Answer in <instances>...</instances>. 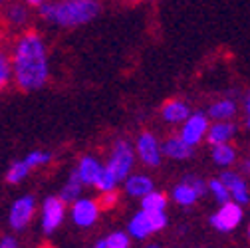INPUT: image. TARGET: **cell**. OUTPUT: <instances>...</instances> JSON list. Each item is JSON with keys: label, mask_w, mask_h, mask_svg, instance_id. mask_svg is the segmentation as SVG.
I'll list each match as a JSON object with an SVG mask.
<instances>
[{"label": "cell", "mask_w": 250, "mask_h": 248, "mask_svg": "<svg viewBox=\"0 0 250 248\" xmlns=\"http://www.w3.org/2000/svg\"><path fill=\"white\" fill-rule=\"evenodd\" d=\"M12 83L20 91H38L52 76V60L46 38L38 30L18 32L8 48Z\"/></svg>", "instance_id": "cell-1"}, {"label": "cell", "mask_w": 250, "mask_h": 248, "mask_svg": "<svg viewBox=\"0 0 250 248\" xmlns=\"http://www.w3.org/2000/svg\"><path fill=\"white\" fill-rule=\"evenodd\" d=\"M102 10V0H50L38 10V16L48 26L72 30L93 22Z\"/></svg>", "instance_id": "cell-2"}, {"label": "cell", "mask_w": 250, "mask_h": 248, "mask_svg": "<svg viewBox=\"0 0 250 248\" xmlns=\"http://www.w3.org/2000/svg\"><path fill=\"white\" fill-rule=\"evenodd\" d=\"M52 161V153L50 151H44V149H34V151H30L26 153L24 157L12 161L4 173V179L8 185H20L24 183L30 175H32L34 171L46 167L48 163Z\"/></svg>", "instance_id": "cell-3"}, {"label": "cell", "mask_w": 250, "mask_h": 248, "mask_svg": "<svg viewBox=\"0 0 250 248\" xmlns=\"http://www.w3.org/2000/svg\"><path fill=\"white\" fill-rule=\"evenodd\" d=\"M135 149L133 145L127 141V139H117L109 151V157H107V163L105 167L115 175V179L119 183H123V179L133 173V167H135Z\"/></svg>", "instance_id": "cell-4"}, {"label": "cell", "mask_w": 250, "mask_h": 248, "mask_svg": "<svg viewBox=\"0 0 250 248\" xmlns=\"http://www.w3.org/2000/svg\"><path fill=\"white\" fill-rule=\"evenodd\" d=\"M32 22V8H28L22 0H10V2L0 10V24H2L8 32H24L30 28Z\"/></svg>", "instance_id": "cell-5"}, {"label": "cell", "mask_w": 250, "mask_h": 248, "mask_svg": "<svg viewBox=\"0 0 250 248\" xmlns=\"http://www.w3.org/2000/svg\"><path fill=\"white\" fill-rule=\"evenodd\" d=\"M36 210H38V203H36V199L32 195L18 197L8 208V225H10V228L16 230V232L26 230L30 227V223L34 221Z\"/></svg>", "instance_id": "cell-6"}, {"label": "cell", "mask_w": 250, "mask_h": 248, "mask_svg": "<svg viewBox=\"0 0 250 248\" xmlns=\"http://www.w3.org/2000/svg\"><path fill=\"white\" fill-rule=\"evenodd\" d=\"M66 212H68V205L62 201L58 195L46 197L42 201V205H40V225H42V230L46 234L56 232L62 227V223H64Z\"/></svg>", "instance_id": "cell-7"}, {"label": "cell", "mask_w": 250, "mask_h": 248, "mask_svg": "<svg viewBox=\"0 0 250 248\" xmlns=\"http://www.w3.org/2000/svg\"><path fill=\"white\" fill-rule=\"evenodd\" d=\"M135 157L145 165V167H159L163 161V153H161V141L159 137L151 133V131H141L135 139Z\"/></svg>", "instance_id": "cell-8"}, {"label": "cell", "mask_w": 250, "mask_h": 248, "mask_svg": "<svg viewBox=\"0 0 250 248\" xmlns=\"http://www.w3.org/2000/svg\"><path fill=\"white\" fill-rule=\"evenodd\" d=\"M208 123H210V119L207 117V113H203V111H191V115L181 123V129H179L177 135H179L187 145H189V147L195 149L199 143L205 141Z\"/></svg>", "instance_id": "cell-9"}, {"label": "cell", "mask_w": 250, "mask_h": 248, "mask_svg": "<svg viewBox=\"0 0 250 248\" xmlns=\"http://www.w3.org/2000/svg\"><path fill=\"white\" fill-rule=\"evenodd\" d=\"M100 212H102V208H100L98 199L80 197L70 205V219L80 228H89L96 225L100 219Z\"/></svg>", "instance_id": "cell-10"}, {"label": "cell", "mask_w": 250, "mask_h": 248, "mask_svg": "<svg viewBox=\"0 0 250 248\" xmlns=\"http://www.w3.org/2000/svg\"><path fill=\"white\" fill-rule=\"evenodd\" d=\"M242 216H244L242 207L236 205L234 201H227V203H223L221 208L210 216V225L216 230H221V232H230L242 223Z\"/></svg>", "instance_id": "cell-11"}, {"label": "cell", "mask_w": 250, "mask_h": 248, "mask_svg": "<svg viewBox=\"0 0 250 248\" xmlns=\"http://www.w3.org/2000/svg\"><path fill=\"white\" fill-rule=\"evenodd\" d=\"M218 179H221V181L225 183V187L229 189V193H230V201H234V203L240 205V207H244V205L250 203L248 185H246V181L240 177V173L227 169V171L221 173V177H218Z\"/></svg>", "instance_id": "cell-12"}, {"label": "cell", "mask_w": 250, "mask_h": 248, "mask_svg": "<svg viewBox=\"0 0 250 248\" xmlns=\"http://www.w3.org/2000/svg\"><path fill=\"white\" fill-rule=\"evenodd\" d=\"M238 127L234 121H210L208 129L205 135V141L212 147V145H221V143H230L236 135Z\"/></svg>", "instance_id": "cell-13"}, {"label": "cell", "mask_w": 250, "mask_h": 248, "mask_svg": "<svg viewBox=\"0 0 250 248\" xmlns=\"http://www.w3.org/2000/svg\"><path fill=\"white\" fill-rule=\"evenodd\" d=\"M102 169H104V163L96 157V155H83V157L78 161L74 171H76V175L82 181L83 187H93V183H96Z\"/></svg>", "instance_id": "cell-14"}, {"label": "cell", "mask_w": 250, "mask_h": 248, "mask_svg": "<svg viewBox=\"0 0 250 248\" xmlns=\"http://www.w3.org/2000/svg\"><path fill=\"white\" fill-rule=\"evenodd\" d=\"M193 147L187 145L179 135H169L165 137V141L161 143V153L163 157L173 159V161H187L193 157Z\"/></svg>", "instance_id": "cell-15"}, {"label": "cell", "mask_w": 250, "mask_h": 248, "mask_svg": "<svg viewBox=\"0 0 250 248\" xmlns=\"http://www.w3.org/2000/svg\"><path fill=\"white\" fill-rule=\"evenodd\" d=\"M191 105L183 100H169L161 107V117L167 125H181V123L191 115Z\"/></svg>", "instance_id": "cell-16"}, {"label": "cell", "mask_w": 250, "mask_h": 248, "mask_svg": "<svg viewBox=\"0 0 250 248\" xmlns=\"http://www.w3.org/2000/svg\"><path fill=\"white\" fill-rule=\"evenodd\" d=\"M153 189H155V185L147 175L131 173V175H127L123 179V191L127 193L129 197H133V199H141L147 193H151Z\"/></svg>", "instance_id": "cell-17"}, {"label": "cell", "mask_w": 250, "mask_h": 248, "mask_svg": "<svg viewBox=\"0 0 250 248\" xmlns=\"http://www.w3.org/2000/svg\"><path fill=\"white\" fill-rule=\"evenodd\" d=\"M236 113H238V105L234 100H229V98L212 102L207 109V117L210 121H232Z\"/></svg>", "instance_id": "cell-18"}, {"label": "cell", "mask_w": 250, "mask_h": 248, "mask_svg": "<svg viewBox=\"0 0 250 248\" xmlns=\"http://www.w3.org/2000/svg\"><path fill=\"white\" fill-rule=\"evenodd\" d=\"M127 234L131 238H137V240H143L147 238L149 234H153V227H151V216L149 212L145 210H139L131 216V221L127 223Z\"/></svg>", "instance_id": "cell-19"}, {"label": "cell", "mask_w": 250, "mask_h": 248, "mask_svg": "<svg viewBox=\"0 0 250 248\" xmlns=\"http://www.w3.org/2000/svg\"><path fill=\"white\" fill-rule=\"evenodd\" d=\"M210 157H212L214 165L227 169V167L236 163L238 153H236V149L230 143H221V145H212L210 147Z\"/></svg>", "instance_id": "cell-20"}, {"label": "cell", "mask_w": 250, "mask_h": 248, "mask_svg": "<svg viewBox=\"0 0 250 248\" xmlns=\"http://www.w3.org/2000/svg\"><path fill=\"white\" fill-rule=\"evenodd\" d=\"M82 191H83V185H82V181L78 179L76 171H72L70 177H68L66 183H64V187L60 189V195H58V197L64 201L66 205H72L76 199L82 197Z\"/></svg>", "instance_id": "cell-21"}, {"label": "cell", "mask_w": 250, "mask_h": 248, "mask_svg": "<svg viewBox=\"0 0 250 248\" xmlns=\"http://www.w3.org/2000/svg\"><path fill=\"white\" fill-rule=\"evenodd\" d=\"M171 197H173V201H175L177 205H181V207H193V205L201 199V195L191 187L189 183H185V181H181L177 187L173 189Z\"/></svg>", "instance_id": "cell-22"}, {"label": "cell", "mask_w": 250, "mask_h": 248, "mask_svg": "<svg viewBox=\"0 0 250 248\" xmlns=\"http://www.w3.org/2000/svg\"><path fill=\"white\" fill-rule=\"evenodd\" d=\"M167 195L161 193V191H151L147 193L145 197H141V210L145 212H161L167 208Z\"/></svg>", "instance_id": "cell-23"}, {"label": "cell", "mask_w": 250, "mask_h": 248, "mask_svg": "<svg viewBox=\"0 0 250 248\" xmlns=\"http://www.w3.org/2000/svg\"><path fill=\"white\" fill-rule=\"evenodd\" d=\"M117 187H119V181L115 179V175L104 165V169L100 171V175H98V179H96V183H93V189H96L100 195L102 193H111V191H117Z\"/></svg>", "instance_id": "cell-24"}, {"label": "cell", "mask_w": 250, "mask_h": 248, "mask_svg": "<svg viewBox=\"0 0 250 248\" xmlns=\"http://www.w3.org/2000/svg\"><path fill=\"white\" fill-rule=\"evenodd\" d=\"M10 83H12V68H10L8 48L0 44V91H4Z\"/></svg>", "instance_id": "cell-25"}, {"label": "cell", "mask_w": 250, "mask_h": 248, "mask_svg": "<svg viewBox=\"0 0 250 248\" xmlns=\"http://www.w3.org/2000/svg\"><path fill=\"white\" fill-rule=\"evenodd\" d=\"M207 191L214 197V201L216 203H227V201H230V193H229V189L225 187V183L221 181V179H210V181H207Z\"/></svg>", "instance_id": "cell-26"}, {"label": "cell", "mask_w": 250, "mask_h": 248, "mask_svg": "<svg viewBox=\"0 0 250 248\" xmlns=\"http://www.w3.org/2000/svg\"><path fill=\"white\" fill-rule=\"evenodd\" d=\"M105 240V246L107 248H129L131 246V238L127 232L123 230H117V232H111L109 236L104 238Z\"/></svg>", "instance_id": "cell-27"}, {"label": "cell", "mask_w": 250, "mask_h": 248, "mask_svg": "<svg viewBox=\"0 0 250 248\" xmlns=\"http://www.w3.org/2000/svg\"><path fill=\"white\" fill-rule=\"evenodd\" d=\"M98 203H100V208H102V210H104V208H113V207L119 203V193H117V191L102 193L100 199H98Z\"/></svg>", "instance_id": "cell-28"}, {"label": "cell", "mask_w": 250, "mask_h": 248, "mask_svg": "<svg viewBox=\"0 0 250 248\" xmlns=\"http://www.w3.org/2000/svg\"><path fill=\"white\" fill-rule=\"evenodd\" d=\"M183 181H185V183H189L191 187H193L201 197L207 193V181H205V179H201L199 175H187Z\"/></svg>", "instance_id": "cell-29"}, {"label": "cell", "mask_w": 250, "mask_h": 248, "mask_svg": "<svg viewBox=\"0 0 250 248\" xmlns=\"http://www.w3.org/2000/svg\"><path fill=\"white\" fill-rule=\"evenodd\" d=\"M149 216H151L153 232H159V230H163L167 227V214H165V210H161V212H149Z\"/></svg>", "instance_id": "cell-30"}, {"label": "cell", "mask_w": 250, "mask_h": 248, "mask_svg": "<svg viewBox=\"0 0 250 248\" xmlns=\"http://www.w3.org/2000/svg\"><path fill=\"white\" fill-rule=\"evenodd\" d=\"M0 248H18V240L12 234H4L0 238Z\"/></svg>", "instance_id": "cell-31"}, {"label": "cell", "mask_w": 250, "mask_h": 248, "mask_svg": "<svg viewBox=\"0 0 250 248\" xmlns=\"http://www.w3.org/2000/svg\"><path fill=\"white\" fill-rule=\"evenodd\" d=\"M22 2H24L28 8H32V10H40L46 2H50V0H22Z\"/></svg>", "instance_id": "cell-32"}, {"label": "cell", "mask_w": 250, "mask_h": 248, "mask_svg": "<svg viewBox=\"0 0 250 248\" xmlns=\"http://www.w3.org/2000/svg\"><path fill=\"white\" fill-rule=\"evenodd\" d=\"M240 169H242L244 175H250V159H244L242 165H240Z\"/></svg>", "instance_id": "cell-33"}, {"label": "cell", "mask_w": 250, "mask_h": 248, "mask_svg": "<svg viewBox=\"0 0 250 248\" xmlns=\"http://www.w3.org/2000/svg\"><path fill=\"white\" fill-rule=\"evenodd\" d=\"M244 107H246V113L250 115V91H248V96H246V100H244Z\"/></svg>", "instance_id": "cell-34"}, {"label": "cell", "mask_w": 250, "mask_h": 248, "mask_svg": "<svg viewBox=\"0 0 250 248\" xmlns=\"http://www.w3.org/2000/svg\"><path fill=\"white\" fill-rule=\"evenodd\" d=\"M93 248H107V246H105V240H104V238H102V240H98Z\"/></svg>", "instance_id": "cell-35"}, {"label": "cell", "mask_w": 250, "mask_h": 248, "mask_svg": "<svg viewBox=\"0 0 250 248\" xmlns=\"http://www.w3.org/2000/svg\"><path fill=\"white\" fill-rule=\"evenodd\" d=\"M8 2H10V0H0V10H2V8H4Z\"/></svg>", "instance_id": "cell-36"}, {"label": "cell", "mask_w": 250, "mask_h": 248, "mask_svg": "<svg viewBox=\"0 0 250 248\" xmlns=\"http://www.w3.org/2000/svg\"><path fill=\"white\" fill-rule=\"evenodd\" d=\"M145 248H161V246H159V244H147Z\"/></svg>", "instance_id": "cell-37"}, {"label": "cell", "mask_w": 250, "mask_h": 248, "mask_svg": "<svg viewBox=\"0 0 250 248\" xmlns=\"http://www.w3.org/2000/svg\"><path fill=\"white\" fill-rule=\"evenodd\" d=\"M246 127H248V129H250V115H248V117H246Z\"/></svg>", "instance_id": "cell-38"}, {"label": "cell", "mask_w": 250, "mask_h": 248, "mask_svg": "<svg viewBox=\"0 0 250 248\" xmlns=\"http://www.w3.org/2000/svg\"><path fill=\"white\" fill-rule=\"evenodd\" d=\"M248 238H250V225H248Z\"/></svg>", "instance_id": "cell-39"}, {"label": "cell", "mask_w": 250, "mask_h": 248, "mask_svg": "<svg viewBox=\"0 0 250 248\" xmlns=\"http://www.w3.org/2000/svg\"><path fill=\"white\" fill-rule=\"evenodd\" d=\"M42 248H54V246H42Z\"/></svg>", "instance_id": "cell-40"}]
</instances>
